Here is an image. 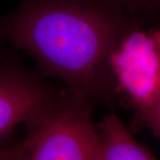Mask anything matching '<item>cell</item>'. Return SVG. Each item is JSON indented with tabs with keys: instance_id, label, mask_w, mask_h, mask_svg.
Returning a JSON list of instances; mask_svg holds the SVG:
<instances>
[{
	"instance_id": "6da1fadb",
	"label": "cell",
	"mask_w": 160,
	"mask_h": 160,
	"mask_svg": "<svg viewBox=\"0 0 160 160\" xmlns=\"http://www.w3.org/2000/svg\"><path fill=\"white\" fill-rule=\"evenodd\" d=\"M137 27L151 26L115 0H20L0 17V41L29 55L44 76L111 104L110 52Z\"/></svg>"
},
{
	"instance_id": "277c9868",
	"label": "cell",
	"mask_w": 160,
	"mask_h": 160,
	"mask_svg": "<svg viewBox=\"0 0 160 160\" xmlns=\"http://www.w3.org/2000/svg\"><path fill=\"white\" fill-rule=\"evenodd\" d=\"M58 92L23 67L0 41V147L14 130L42 112Z\"/></svg>"
},
{
	"instance_id": "ba28073f",
	"label": "cell",
	"mask_w": 160,
	"mask_h": 160,
	"mask_svg": "<svg viewBox=\"0 0 160 160\" xmlns=\"http://www.w3.org/2000/svg\"><path fill=\"white\" fill-rule=\"evenodd\" d=\"M23 145L24 141L22 139L20 142L13 143L10 146L0 147V160H13L22 150Z\"/></svg>"
},
{
	"instance_id": "52a82bcc",
	"label": "cell",
	"mask_w": 160,
	"mask_h": 160,
	"mask_svg": "<svg viewBox=\"0 0 160 160\" xmlns=\"http://www.w3.org/2000/svg\"><path fill=\"white\" fill-rule=\"evenodd\" d=\"M148 128L160 140V92L138 128Z\"/></svg>"
},
{
	"instance_id": "8992f818",
	"label": "cell",
	"mask_w": 160,
	"mask_h": 160,
	"mask_svg": "<svg viewBox=\"0 0 160 160\" xmlns=\"http://www.w3.org/2000/svg\"><path fill=\"white\" fill-rule=\"evenodd\" d=\"M126 10L131 12L149 24H160V0H115Z\"/></svg>"
},
{
	"instance_id": "7a4b0ae2",
	"label": "cell",
	"mask_w": 160,
	"mask_h": 160,
	"mask_svg": "<svg viewBox=\"0 0 160 160\" xmlns=\"http://www.w3.org/2000/svg\"><path fill=\"white\" fill-rule=\"evenodd\" d=\"M95 101L67 87L25 127L24 145L13 160H99V135L92 122Z\"/></svg>"
},
{
	"instance_id": "3957f363",
	"label": "cell",
	"mask_w": 160,
	"mask_h": 160,
	"mask_svg": "<svg viewBox=\"0 0 160 160\" xmlns=\"http://www.w3.org/2000/svg\"><path fill=\"white\" fill-rule=\"evenodd\" d=\"M109 69L117 98L133 111L138 128L160 92V29L137 27L110 52Z\"/></svg>"
},
{
	"instance_id": "5b68a950",
	"label": "cell",
	"mask_w": 160,
	"mask_h": 160,
	"mask_svg": "<svg viewBox=\"0 0 160 160\" xmlns=\"http://www.w3.org/2000/svg\"><path fill=\"white\" fill-rule=\"evenodd\" d=\"M96 128L99 160H159L138 142L113 113L106 115Z\"/></svg>"
}]
</instances>
